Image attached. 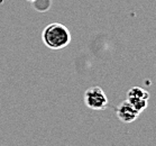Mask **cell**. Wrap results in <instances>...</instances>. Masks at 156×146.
<instances>
[{
  "mask_svg": "<svg viewBox=\"0 0 156 146\" xmlns=\"http://www.w3.org/2000/svg\"><path fill=\"white\" fill-rule=\"evenodd\" d=\"M71 33L61 23H52L47 25L42 33L43 43L52 51L63 50L71 43Z\"/></svg>",
  "mask_w": 156,
  "mask_h": 146,
  "instance_id": "6da1fadb",
  "label": "cell"
},
{
  "mask_svg": "<svg viewBox=\"0 0 156 146\" xmlns=\"http://www.w3.org/2000/svg\"><path fill=\"white\" fill-rule=\"evenodd\" d=\"M83 100L85 106L92 110H105L109 105L108 97L100 87L88 88L85 90Z\"/></svg>",
  "mask_w": 156,
  "mask_h": 146,
  "instance_id": "7a4b0ae2",
  "label": "cell"
},
{
  "mask_svg": "<svg viewBox=\"0 0 156 146\" xmlns=\"http://www.w3.org/2000/svg\"><path fill=\"white\" fill-rule=\"evenodd\" d=\"M126 100L135 108L136 110L142 112L148 106L149 93L145 89L140 88V87H133V88L128 90L127 99Z\"/></svg>",
  "mask_w": 156,
  "mask_h": 146,
  "instance_id": "3957f363",
  "label": "cell"
},
{
  "mask_svg": "<svg viewBox=\"0 0 156 146\" xmlns=\"http://www.w3.org/2000/svg\"><path fill=\"white\" fill-rule=\"evenodd\" d=\"M116 115L120 121H122L125 124H130L139 117L140 112L138 110H136L127 100H125L118 105L117 109H116Z\"/></svg>",
  "mask_w": 156,
  "mask_h": 146,
  "instance_id": "277c9868",
  "label": "cell"
},
{
  "mask_svg": "<svg viewBox=\"0 0 156 146\" xmlns=\"http://www.w3.org/2000/svg\"><path fill=\"white\" fill-rule=\"evenodd\" d=\"M33 5L37 11L44 12L51 8V0H35V1H33Z\"/></svg>",
  "mask_w": 156,
  "mask_h": 146,
  "instance_id": "5b68a950",
  "label": "cell"
},
{
  "mask_svg": "<svg viewBox=\"0 0 156 146\" xmlns=\"http://www.w3.org/2000/svg\"><path fill=\"white\" fill-rule=\"evenodd\" d=\"M27 1H29V2H33V1H35V0H27Z\"/></svg>",
  "mask_w": 156,
  "mask_h": 146,
  "instance_id": "8992f818",
  "label": "cell"
}]
</instances>
